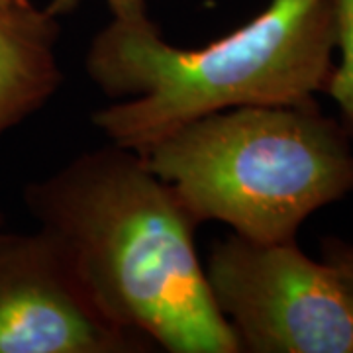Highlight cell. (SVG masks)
I'll return each instance as SVG.
<instances>
[{
  "label": "cell",
  "mask_w": 353,
  "mask_h": 353,
  "mask_svg": "<svg viewBox=\"0 0 353 353\" xmlns=\"http://www.w3.org/2000/svg\"><path fill=\"white\" fill-rule=\"evenodd\" d=\"M322 259L338 269L341 277L350 283L353 289V243L338 240V238H324L322 243Z\"/></svg>",
  "instance_id": "9c48e42d"
},
{
  "label": "cell",
  "mask_w": 353,
  "mask_h": 353,
  "mask_svg": "<svg viewBox=\"0 0 353 353\" xmlns=\"http://www.w3.org/2000/svg\"><path fill=\"white\" fill-rule=\"evenodd\" d=\"M330 0H269L248 24L208 46L167 43L152 18L114 20L87 53L90 81L116 104L92 114L110 143L148 153L204 116L240 106L316 104L334 73Z\"/></svg>",
  "instance_id": "7a4b0ae2"
},
{
  "label": "cell",
  "mask_w": 353,
  "mask_h": 353,
  "mask_svg": "<svg viewBox=\"0 0 353 353\" xmlns=\"http://www.w3.org/2000/svg\"><path fill=\"white\" fill-rule=\"evenodd\" d=\"M143 157L199 224L255 241L296 240L308 216L353 190L352 136L318 102L210 114Z\"/></svg>",
  "instance_id": "3957f363"
},
{
  "label": "cell",
  "mask_w": 353,
  "mask_h": 353,
  "mask_svg": "<svg viewBox=\"0 0 353 353\" xmlns=\"http://www.w3.org/2000/svg\"><path fill=\"white\" fill-rule=\"evenodd\" d=\"M83 0H50L46 10L55 18L75 12ZM112 12L114 20L122 22H141L150 18V0H104Z\"/></svg>",
  "instance_id": "ba28073f"
},
{
  "label": "cell",
  "mask_w": 353,
  "mask_h": 353,
  "mask_svg": "<svg viewBox=\"0 0 353 353\" xmlns=\"http://www.w3.org/2000/svg\"><path fill=\"white\" fill-rule=\"evenodd\" d=\"M153 350L102 312L48 232L0 234V353Z\"/></svg>",
  "instance_id": "5b68a950"
},
{
  "label": "cell",
  "mask_w": 353,
  "mask_h": 353,
  "mask_svg": "<svg viewBox=\"0 0 353 353\" xmlns=\"http://www.w3.org/2000/svg\"><path fill=\"white\" fill-rule=\"evenodd\" d=\"M336 26L338 63L330 79L328 92L341 112V124L353 138V0H330Z\"/></svg>",
  "instance_id": "52a82bcc"
},
{
  "label": "cell",
  "mask_w": 353,
  "mask_h": 353,
  "mask_svg": "<svg viewBox=\"0 0 353 353\" xmlns=\"http://www.w3.org/2000/svg\"><path fill=\"white\" fill-rule=\"evenodd\" d=\"M0 224H2V218H0Z\"/></svg>",
  "instance_id": "30bf717a"
},
{
  "label": "cell",
  "mask_w": 353,
  "mask_h": 353,
  "mask_svg": "<svg viewBox=\"0 0 353 353\" xmlns=\"http://www.w3.org/2000/svg\"><path fill=\"white\" fill-rule=\"evenodd\" d=\"M241 352L353 353V289L296 240L216 241L204 267Z\"/></svg>",
  "instance_id": "277c9868"
},
{
  "label": "cell",
  "mask_w": 353,
  "mask_h": 353,
  "mask_svg": "<svg viewBox=\"0 0 353 353\" xmlns=\"http://www.w3.org/2000/svg\"><path fill=\"white\" fill-rule=\"evenodd\" d=\"M26 204L112 322L171 353H241L196 252L192 218L139 153H83Z\"/></svg>",
  "instance_id": "6da1fadb"
},
{
  "label": "cell",
  "mask_w": 353,
  "mask_h": 353,
  "mask_svg": "<svg viewBox=\"0 0 353 353\" xmlns=\"http://www.w3.org/2000/svg\"><path fill=\"white\" fill-rule=\"evenodd\" d=\"M59 18L32 0H0V134L18 126L61 85Z\"/></svg>",
  "instance_id": "8992f818"
}]
</instances>
